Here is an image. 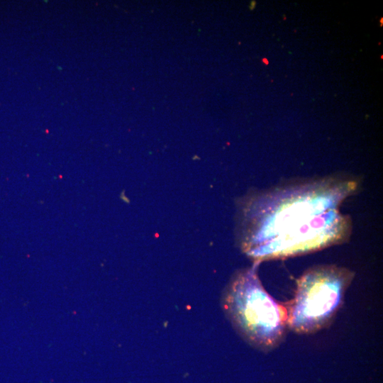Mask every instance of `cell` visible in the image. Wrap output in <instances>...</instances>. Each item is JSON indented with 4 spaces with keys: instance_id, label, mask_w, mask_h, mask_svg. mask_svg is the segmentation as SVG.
Segmentation results:
<instances>
[{
    "instance_id": "1",
    "label": "cell",
    "mask_w": 383,
    "mask_h": 383,
    "mask_svg": "<svg viewBox=\"0 0 383 383\" xmlns=\"http://www.w3.org/2000/svg\"><path fill=\"white\" fill-rule=\"evenodd\" d=\"M360 182L330 175L251 192L239 202L237 242L254 264L313 253L348 241L353 223L341 211Z\"/></svg>"
},
{
    "instance_id": "3",
    "label": "cell",
    "mask_w": 383,
    "mask_h": 383,
    "mask_svg": "<svg viewBox=\"0 0 383 383\" xmlns=\"http://www.w3.org/2000/svg\"><path fill=\"white\" fill-rule=\"evenodd\" d=\"M354 277V272L336 265L307 269L296 279L294 297L285 305L288 328L309 335L328 327L342 306Z\"/></svg>"
},
{
    "instance_id": "2",
    "label": "cell",
    "mask_w": 383,
    "mask_h": 383,
    "mask_svg": "<svg viewBox=\"0 0 383 383\" xmlns=\"http://www.w3.org/2000/svg\"><path fill=\"white\" fill-rule=\"evenodd\" d=\"M258 264L236 271L226 287L221 307L238 334L253 348L274 350L283 341L287 326L285 306L264 288L257 272Z\"/></svg>"
}]
</instances>
